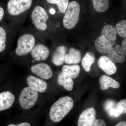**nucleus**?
I'll list each match as a JSON object with an SVG mask.
<instances>
[{
	"label": "nucleus",
	"instance_id": "f257e3e1",
	"mask_svg": "<svg viewBox=\"0 0 126 126\" xmlns=\"http://www.w3.org/2000/svg\"><path fill=\"white\" fill-rule=\"evenodd\" d=\"M74 106V101L69 96L60 98L51 107L50 117L53 121H60L72 110Z\"/></svg>",
	"mask_w": 126,
	"mask_h": 126
},
{
	"label": "nucleus",
	"instance_id": "f03ea898",
	"mask_svg": "<svg viewBox=\"0 0 126 126\" xmlns=\"http://www.w3.org/2000/svg\"><path fill=\"white\" fill-rule=\"evenodd\" d=\"M80 6L75 1L69 3L63 19L64 26L66 29H70L75 27L79 19Z\"/></svg>",
	"mask_w": 126,
	"mask_h": 126
},
{
	"label": "nucleus",
	"instance_id": "7ed1b4c3",
	"mask_svg": "<svg viewBox=\"0 0 126 126\" xmlns=\"http://www.w3.org/2000/svg\"><path fill=\"white\" fill-rule=\"evenodd\" d=\"M34 36L30 34L23 35L18 39L17 45L15 50L16 54L22 56L31 52L35 44Z\"/></svg>",
	"mask_w": 126,
	"mask_h": 126
},
{
	"label": "nucleus",
	"instance_id": "20e7f679",
	"mask_svg": "<svg viewBox=\"0 0 126 126\" xmlns=\"http://www.w3.org/2000/svg\"><path fill=\"white\" fill-rule=\"evenodd\" d=\"M38 96V94L36 90L30 87L25 88L20 95V104L24 109H29L35 104Z\"/></svg>",
	"mask_w": 126,
	"mask_h": 126
},
{
	"label": "nucleus",
	"instance_id": "39448f33",
	"mask_svg": "<svg viewBox=\"0 0 126 126\" xmlns=\"http://www.w3.org/2000/svg\"><path fill=\"white\" fill-rule=\"evenodd\" d=\"M32 0H10L7 5V10L12 16H18L30 9Z\"/></svg>",
	"mask_w": 126,
	"mask_h": 126
},
{
	"label": "nucleus",
	"instance_id": "423d86ee",
	"mask_svg": "<svg viewBox=\"0 0 126 126\" xmlns=\"http://www.w3.org/2000/svg\"><path fill=\"white\" fill-rule=\"evenodd\" d=\"M31 16L36 29L40 31H45L46 29V22L49 16L43 7L40 6L35 7L32 12Z\"/></svg>",
	"mask_w": 126,
	"mask_h": 126
},
{
	"label": "nucleus",
	"instance_id": "0eeeda50",
	"mask_svg": "<svg viewBox=\"0 0 126 126\" xmlns=\"http://www.w3.org/2000/svg\"><path fill=\"white\" fill-rule=\"evenodd\" d=\"M96 112L93 108L87 109L79 117L78 126H93L96 120Z\"/></svg>",
	"mask_w": 126,
	"mask_h": 126
},
{
	"label": "nucleus",
	"instance_id": "6e6552de",
	"mask_svg": "<svg viewBox=\"0 0 126 126\" xmlns=\"http://www.w3.org/2000/svg\"><path fill=\"white\" fill-rule=\"evenodd\" d=\"M31 70L32 73L44 79H49L53 75L52 68L45 63H40L34 65L32 67Z\"/></svg>",
	"mask_w": 126,
	"mask_h": 126
},
{
	"label": "nucleus",
	"instance_id": "1a4fd4ad",
	"mask_svg": "<svg viewBox=\"0 0 126 126\" xmlns=\"http://www.w3.org/2000/svg\"><path fill=\"white\" fill-rule=\"evenodd\" d=\"M116 43V40L110 41L107 39L103 36H99L94 42L97 50L102 54H108L111 49Z\"/></svg>",
	"mask_w": 126,
	"mask_h": 126
},
{
	"label": "nucleus",
	"instance_id": "9d476101",
	"mask_svg": "<svg viewBox=\"0 0 126 126\" xmlns=\"http://www.w3.org/2000/svg\"><path fill=\"white\" fill-rule=\"evenodd\" d=\"M98 65L102 70L109 75L114 74L117 70V67L115 63L107 56H101L98 60Z\"/></svg>",
	"mask_w": 126,
	"mask_h": 126
},
{
	"label": "nucleus",
	"instance_id": "9b49d317",
	"mask_svg": "<svg viewBox=\"0 0 126 126\" xmlns=\"http://www.w3.org/2000/svg\"><path fill=\"white\" fill-rule=\"evenodd\" d=\"M31 54L36 61H44L48 57L50 51L45 45L39 44L34 46L31 51Z\"/></svg>",
	"mask_w": 126,
	"mask_h": 126
},
{
	"label": "nucleus",
	"instance_id": "f8f14e48",
	"mask_svg": "<svg viewBox=\"0 0 126 126\" xmlns=\"http://www.w3.org/2000/svg\"><path fill=\"white\" fill-rule=\"evenodd\" d=\"M27 81L29 86L37 92L43 93L47 89V83L45 81L38 78L30 75L27 78Z\"/></svg>",
	"mask_w": 126,
	"mask_h": 126
},
{
	"label": "nucleus",
	"instance_id": "ddd939ff",
	"mask_svg": "<svg viewBox=\"0 0 126 126\" xmlns=\"http://www.w3.org/2000/svg\"><path fill=\"white\" fill-rule=\"evenodd\" d=\"M108 57L113 63H122L125 60V55L121 46L117 45L113 47L108 53Z\"/></svg>",
	"mask_w": 126,
	"mask_h": 126
},
{
	"label": "nucleus",
	"instance_id": "4468645a",
	"mask_svg": "<svg viewBox=\"0 0 126 126\" xmlns=\"http://www.w3.org/2000/svg\"><path fill=\"white\" fill-rule=\"evenodd\" d=\"M15 101V96L11 93L7 91L0 93V111L10 108Z\"/></svg>",
	"mask_w": 126,
	"mask_h": 126
},
{
	"label": "nucleus",
	"instance_id": "2eb2a0df",
	"mask_svg": "<svg viewBox=\"0 0 126 126\" xmlns=\"http://www.w3.org/2000/svg\"><path fill=\"white\" fill-rule=\"evenodd\" d=\"M67 52V47L64 46H60L57 48L52 57V62L54 65L60 66L65 63Z\"/></svg>",
	"mask_w": 126,
	"mask_h": 126
},
{
	"label": "nucleus",
	"instance_id": "dca6fc26",
	"mask_svg": "<svg viewBox=\"0 0 126 126\" xmlns=\"http://www.w3.org/2000/svg\"><path fill=\"white\" fill-rule=\"evenodd\" d=\"M81 58V53L79 50L71 48L69 53L65 55V63L68 64H77L80 62Z\"/></svg>",
	"mask_w": 126,
	"mask_h": 126
},
{
	"label": "nucleus",
	"instance_id": "f3484780",
	"mask_svg": "<svg viewBox=\"0 0 126 126\" xmlns=\"http://www.w3.org/2000/svg\"><path fill=\"white\" fill-rule=\"evenodd\" d=\"M99 82L101 89L103 90H107L109 87L118 88L120 86L119 83L112 78L106 75L101 76L99 79Z\"/></svg>",
	"mask_w": 126,
	"mask_h": 126
},
{
	"label": "nucleus",
	"instance_id": "a211bd4d",
	"mask_svg": "<svg viewBox=\"0 0 126 126\" xmlns=\"http://www.w3.org/2000/svg\"><path fill=\"white\" fill-rule=\"evenodd\" d=\"M117 34L116 28L111 25H106L102 29V36H104L108 40L112 41L116 40Z\"/></svg>",
	"mask_w": 126,
	"mask_h": 126
},
{
	"label": "nucleus",
	"instance_id": "6ab92c4d",
	"mask_svg": "<svg viewBox=\"0 0 126 126\" xmlns=\"http://www.w3.org/2000/svg\"><path fill=\"white\" fill-rule=\"evenodd\" d=\"M58 83L59 85L63 86L68 91H71L73 88L74 82L72 79L63 72H61L59 74Z\"/></svg>",
	"mask_w": 126,
	"mask_h": 126
},
{
	"label": "nucleus",
	"instance_id": "aec40b11",
	"mask_svg": "<svg viewBox=\"0 0 126 126\" xmlns=\"http://www.w3.org/2000/svg\"><path fill=\"white\" fill-rule=\"evenodd\" d=\"M81 71V68L79 65H65L62 68V71L64 74L72 79H75L78 77Z\"/></svg>",
	"mask_w": 126,
	"mask_h": 126
},
{
	"label": "nucleus",
	"instance_id": "412c9836",
	"mask_svg": "<svg viewBox=\"0 0 126 126\" xmlns=\"http://www.w3.org/2000/svg\"><path fill=\"white\" fill-rule=\"evenodd\" d=\"M96 60V56L92 52H87L82 60V65L84 70L89 72L91 70L92 65Z\"/></svg>",
	"mask_w": 126,
	"mask_h": 126
},
{
	"label": "nucleus",
	"instance_id": "4be33fe9",
	"mask_svg": "<svg viewBox=\"0 0 126 126\" xmlns=\"http://www.w3.org/2000/svg\"><path fill=\"white\" fill-rule=\"evenodd\" d=\"M92 1L94 7L98 12L106 11L109 6V0H92Z\"/></svg>",
	"mask_w": 126,
	"mask_h": 126
},
{
	"label": "nucleus",
	"instance_id": "5701e85b",
	"mask_svg": "<svg viewBox=\"0 0 126 126\" xmlns=\"http://www.w3.org/2000/svg\"><path fill=\"white\" fill-rule=\"evenodd\" d=\"M117 104L115 101L111 99H107L104 103L103 108L109 116L111 117H114L113 114Z\"/></svg>",
	"mask_w": 126,
	"mask_h": 126
},
{
	"label": "nucleus",
	"instance_id": "b1692460",
	"mask_svg": "<svg viewBox=\"0 0 126 126\" xmlns=\"http://www.w3.org/2000/svg\"><path fill=\"white\" fill-rule=\"evenodd\" d=\"M50 4H56L59 10L63 14L65 13L69 4V0H47Z\"/></svg>",
	"mask_w": 126,
	"mask_h": 126
},
{
	"label": "nucleus",
	"instance_id": "393cba45",
	"mask_svg": "<svg viewBox=\"0 0 126 126\" xmlns=\"http://www.w3.org/2000/svg\"><path fill=\"white\" fill-rule=\"evenodd\" d=\"M126 113V99L121 100L117 104L113 117H117L123 113Z\"/></svg>",
	"mask_w": 126,
	"mask_h": 126
},
{
	"label": "nucleus",
	"instance_id": "a878e982",
	"mask_svg": "<svg viewBox=\"0 0 126 126\" xmlns=\"http://www.w3.org/2000/svg\"><path fill=\"white\" fill-rule=\"evenodd\" d=\"M116 30L117 33L121 37H126V20H123L118 22L116 25Z\"/></svg>",
	"mask_w": 126,
	"mask_h": 126
},
{
	"label": "nucleus",
	"instance_id": "bb28decb",
	"mask_svg": "<svg viewBox=\"0 0 126 126\" xmlns=\"http://www.w3.org/2000/svg\"><path fill=\"white\" fill-rule=\"evenodd\" d=\"M6 34L5 31L0 26V53L5 49L6 47Z\"/></svg>",
	"mask_w": 126,
	"mask_h": 126
},
{
	"label": "nucleus",
	"instance_id": "cd10ccee",
	"mask_svg": "<svg viewBox=\"0 0 126 126\" xmlns=\"http://www.w3.org/2000/svg\"><path fill=\"white\" fill-rule=\"evenodd\" d=\"M105 122L102 119H98L96 120L93 126H106Z\"/></svg>",
	"mask_w": 126,
	"mask_h": 126
},
{
	"label": "nucleus",
	"instance_id": "c85d7f7f",
	"mask_svg": "<svg viewBox=\"0 0 126 126\" xmlns=\"http://www.w3.org/2000/svg\"><path fill=\"white\" fill-rule=\"evenodd\" d=\"M122 48L125 55H126V39L124 38L122 42Z\"/></svg>",
	"mask_w": 126,
	"mask_h": 126
},
{
	"label": "nucleus",
	"instance_id": "c756f323",
	"mask_svg": "<svg viewBox=\"0 0 126 126\" xmlns=\"http://www.w3.org/2000/svg\"><path fill=\"white\" fill-rule=\"evenodd\" d=\"M7 126H31L29 123L27 122H23L18 125H15L13 124H10Z\"/></svg>",
	"mask_w": 126,
	"mask_h": 126
},
{
	"label": "nucleus",
	"instance_id": "7c9ffc66",
	"mask_svg": "<svg viewBox=\"0 0 126 126\" xmlns=\"http://www.w3.org/2000/svg\"><path fill=\"white\" fill-rule=\"evenodd\" d=\"M4 15V11L2 7H0V21L2 20Z\"/></svg>",
	"mask_w": 126,
	"mask_h": 126
},
{
	"label": "nucleus",
	"instance_id": "2f4dec72",
	"mask_svg": "<svg viewBox=\"0 0 126 126\" xmlns=\"http://www.w3.org/2000/svg\"><path fill=\"white\" fill-rule=\"evenodd\" d=\"M115 126H126V122L125 121L120 122Z\"/></svg>",
	"mask_w": 126,
	"mask_h": 126
},
{
	"label": "nucleus",
	"instance_id": "473e14b6",
	"mask_svg": "<svg viewBox=\"0 0 126 126\" xmlns=\"http://www.w3.org/2000/svg\"><path fill=\"white\" fill-rule=\"evenodd\" d=\"M50 13H51V14H54L55 13V11L54 9H50Z\"/></svg>",
	"mask_w": 126,
	"mask_h": 126
}]
</instances>
